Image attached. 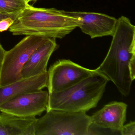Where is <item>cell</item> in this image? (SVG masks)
Listing matches in <instances>:
<instances>
[{
  "label": "cell",
  "mask_w": 135,
  "mask_h": 135,
  "mask_svg": "<svg viewBox=\"0 0 135 135\" xmlns=\"http://www.w3.org/2000/svg\"><path fill=\"white\" fill-rule=\"evenodd\" d=\"M112 37L107 54L96 69L127 97L135 79V26L128 18L121 16Z\"/></svg>",
  "instance_id": "obj_1"
},
{
  "label": "cell",
  "mask_w": 135,
  "mask_h": 135,
  "mask_svg": "<svg viewBox=\"0 0 135 135\" xmlns=\"http://www.w3.org/2000/svg\"><path fill=\"white\" fill-rule=\"evenodd\" d=\"M80 25L77 18L67 15L64 11L38 8L29 4L20 12L9 30L14 35L61 39Z\"/></svg>",
  "instance_id": "obj_2"
},
{
  "label": "cell",
  "mask_w": 135,
  "mask_h": 135,
  "mask_svg": "<svg viewBox=\"0 0 135 135\" xmlns=\"http://www.w3.org/2000/svg\"><path fill=\"white\" fill-rule=\"evenodd\" d=\"M109 81L99 71L63 90L49 93L47 110L86 112L97 106Z\"/></svg>",
  "instance_id": "obj_3"
},
{
  "label": "cell",
  "mask_w": 135,
  "mask_h": 135,
  "mask_svg": "<svg viewBox=\"0 0 135 135\" xmlns=\"http://www.w3.org/2000/svg\"><path fill=\"white\" fill-rule=\"evenodd\" d=\"M91 124L86 112L50 110L37 118L35 135H88Z\"/></svg>",
  "instance_id": "obj_4"
},
{
  "label": "cell",
  "mask_w": 135,
  "mask_h": 135,
  "mask_svg": "<svg viewBox=\"0 0 135 135\" xmlns=\"http://www.w3.org/2000/svg\"><path fill=\"white\" fill-rule=\"evenodd\" d=\"M49 38L28 35L8 51H6L1 71L0 87L22 79V69L33 53Z\"/></svg>",
  "instance_id": "obj_5"
},
{
  "label": "cell",
  "mask_w": 135,
  "mask_h": 135,
  "mask_svg": "<svg viewBox=\"0 0 135 135\" xmlns=\"http://www.w3.org/2000/svg\"><path fill=\"white\" fill-rule=\"evenodd\" d=\"M98 72L97 69L86 68L69 60H59L47 71L49 93L69 88Z\"/></svg>",
  "instance_id": "obj_6"
},
{
  "label": "cell",
  "mask_w": 135,
  "mask_h": 135,
  "mask_svg": "<svg viewBox=\"0 0 135 135\" xmlns=\"http://www.w3.org/2000/svg\"><path fill=\"white\" fill-rule=\"evenodd\" d=\"M49 93L41 90L25 93L0 106V111L22 117L41 116L46 111Z\"/></svg>",
  "instance_id": "obj_7"
},
{
  "label": "cell",
  "mask_w": 135,
  "mask_h": 135,
  "mask_svg": "<svg viewBox=\"0 0 135 135\" xmlns=\"http://www.w3.org/2000/svg\"><path fill=\"white\" fill-rule=\"evenodd\" d=\"M65 13L77 18L80 23L79 27L91 38L113 36L117 19L113 16L95 12H67Z\"/></svg>",
  "instance_id": "obj_8"
},
{
  "label": "cell",
  "mask_w": 135,
  "mask_h": 135,
  "mask_svg": "<svg viewBox=\"0 0 135 135\" xmlns=\"http://www.w3.org/2000/svg\"><path fill=\"white\" fill-rule=\"evenodd\" d=\"M128 105L122 102H113L105 105L91 117L95 127L110 129L120 134L126 121Z\"/></svg>",
  "instance_id": "obj_9"
},
{
  "label": "cell",
  "mask_w": 135,
  "mask_h": 135,
  "mask_svg": "<svg viewBox=\"0 0 135 135\" xmlns=\"http://www.w3.org/2000/svg\"><path fill=\"white\" fill-rule=\"evenodd\" d=\"M48 81L47 72L0 87V106L25 93L41 90L47 87Z\"/></svg>",
  "instance_id": "obj_10"
},
{
  "label": "cell",
  "mask_w": 135,
  "mask_h": 135,
  "mask_svg": "<svg viewBox=\"0 0 135 135\" xmlns=\"http://www.w3.org/2000/svg\"><path fill=\"white\" fill-rule=\"evenodd\" d=\"M58 48L56 38H49L45 43L33 53L23 67L21 71L22 79L47 72L49 60Z\"/></svg>",
  "instance_id": "obj_11"
},
{
  "label": "cell",
  "mask_w": 135,
  "mask_h": 135,
  "mask_svg": "<svg viewBox=\"0 0 135 135\" xmlns=\"http://www.w3.org/2000/svg\"><path fill=\"white\" fill-rule=\"evenodd\" d=\"M0 113V135H35L36 117H22Z\"/></svg>",
  "instance_id": "obj_12"
},
{
  "label": "cell",
  "mask_w": 135,
  "mask_h": 135,
  "mask_svg": "<svg viewBox=\"0 0 135 135\" xmlns=\"http://www.w3.org/2000/svg\"><path fill=\"white\" fill-rule=\"evenodd\" d=\"M28 5L25 0H0V12L10 14L20 13Z\"/></svg>",
  "instance_id": "obj_13"
},
{
  "label": "cell",
  "mask_w": 135,
  "mask_h": 135,
  "mask_svg": "<svg viewBox=\"0 0 135 135\" xmlns=\"http://www.w3.org/2000/svg\"><path fill=\"white\" fill-rule=\"evenodd\" d=\"M120 135H135V122L130 121L129 123L123 126L120 132Z\"/></svg>",
  "instance_id": "obj_14"
},
{
  "label": "cell",
  "mask_w": 135,
  "mask_h": 135,
  "mask_svg": "<svg viewBox=\"0 0 135 135\" xmlns=\"http://www.w3.org/2000/svg\"><path fill=\"white\" fill-rule=\"evenodd\" d=\"M15 19L11 18H7L0 21V32L7 30L12 26Z\"/></svg>",
  "instance_id": "obj_15"
},
{
  "label": "cell",
  "mask_w": 135,
  "mask_h": 135,
  "mask_svg": "<svg viewBox=\"0 0 135 135\" xmlns=\"http://www.w3.org/2000/svg\"><path fill=\"white\" fill-rule=\"evenodd\" d=\"M19 14V13L10 14L0 12V21L8 18H12L15 20Z\"/></svg>",
  "instance_id": "obj_16"
},
{
  "label": "cell",
  "mask_w": 135,
  "mask_h": 135,
  "mask_svg": "<svg viewBox=\"0 0 135 135\" xmlns=\"http://www.w3.org/2000/svg\"><path fill=\"white\" fill-rule=\"evenodd\" d=\"M6 50L3 49V46L0 44V72L1 71L4 59Z\"/></svg>",
  "instance_id": "obj_17"
},
{
  "label": "cell",
  "mask_w": 135,
  "mask_h": 135,
  "mask_svg": "<svg viewBox=\"0 0 135 135\" xmlns=\"http://www.w3.org/2000/svg\"><path fill=\"white\" fill-rule=\"evenodd\" d=\"M37 0H29V2H31V1H36Z\"/></svg>",
  "instance_id": "obj_18"
},
{
  "label": "cell",
  "mask_w": 135,
  "mask_h": 135,
  "mask_svg": "<svg viewBox=\"0 0 135 135\" xmlns=\"http://www.w3.org/2000/svg\"><path fill=\"white\" fill-rule=\"evenodd\" d=\"M25 1H26L27 3H29V0H25Z\"/></svg>",
  "instance_id": "obj_19"
}]
</instances>
